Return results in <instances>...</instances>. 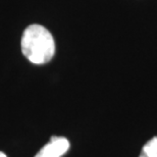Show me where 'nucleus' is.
I'll use <instances>...</instances> for the list:
<instances>
[{
  "instance_id": "f257e3e1",
  "label": "nucleus",
  "mask_w": 157,
  "mask_h": 157,
  "mask_svg": "<svg viewBox=\"0 0 157 157\" xmlns=\"http://www.w3.org/2000/svg\"><path fill=\"white\" fill-rule=\"evenodd\" d=\"M24 56L34 64H45L54 56L55 43L51 33L41 25H30L21 41Z\"/></svg>"
},
{
  "instance_id": "f03ea898",
  "label": "nucleus",
  "mask_w": 157,
  "mask_h": 157,
  "mask_svg": "<svg viewBox=\"0 0 157 157\" xmlns=\"http://www.w3.org/2000/svg\"><path fill=\"white\" fill-rule=\"evenodd\" d=\"M70 149V142L63 137H51L49 143H47L35 157H61Z\"/></svg>"
},
{
  "instance_id": "7ed1b4c3",
  "label": "nucleus",
  "mask_w": 157,
  "mask_h": 157,
  "mask_svg": "<svg viewBox=\"0 0 157 157\" xmlns=\"http://www.w3.org/2000/svg\"><path fill=\"white\" fill-rule=\"evenodd\" d=\"M139 157H157V136L144 145Z\"/></svg>"
},
{
  "instance_id": "20e7f679",
  "label": "nucleus",
  "mask_w": 157,
  "mask_h": 157,
  "mask_svg": "<svg viewBox=\"0 0 157 157\" xmlns=\"http://www.w3.org/2000/svg\"><path fill=\"white\" fill-rule=\"evenodd\" d=\"M0 157H7L5 153H3L2 151H0Z\"/></svg>"
}]
</instances>
